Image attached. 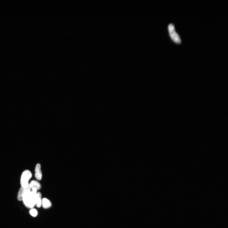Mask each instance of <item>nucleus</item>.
<instances>
[{
	"label": "nucleus",
	"instance_id": "f257e3e1",
	"mask_svg": "<svg viewBox=\"0 0 228 228\" xmlns=\"http://www.w3.org/2000/svg\"><path fill=\"white\" fill-rule=\"evenodd\" d=\"M37 192L31 191L23 198L22 201L25 206L29 208H32L35 205L36 196Z\"/></svg>",
	"mask_w": 228,
	"mask_h": 228
},
{
	"label": "nucleus",
	"instance_id": "f03ea898",
	"mask_svg": "<svg viewBox=\"0 0 228 228\" xmlns=\"http://www.w3.org/2000/svg\"><path fill=\"white\" fill-rule=\"evenodd\" d=\"M168 30L170 36L174 42L177 44L181 43V39L178 34L176 31L175 27L173 23H170L168 26Z\"/></svg>",
	"mask_w": 228,
	"mask_h": 228
},
{
	"label": "nucleus",
	"instance_id": "7ed1b4c3",
	"mask_svg": "<svg viewBox=\"0 0 228 228\" xmlns=\"http://www.w3.org/2000/svg\"><path fill=\"white\" fill-rule=\"evenodd\" d=\"M32 176L31 172L28 170H26L23 172L21 179V187H26L29 186L28 182Z\"/></svg>",
	"mask_w": 228,
	"mask_h": 228
},
{
	"label": "nucleus",
	"instance_id": "20e7f679",
	"mask_svg": "<svg viewBox=\"0 0 228 228\" xmlns=\"http://www.w3.org/2000/svg\"><path fill=\"white\" fill-rule=\"evenodd\" d=\"M31 190L29 186L26 187H21L19 189L17 198L19 201H22L24 197L30 192Z\"/></svg>",
	"mask_w": 228,
	"mask_h": 228
},
{
	"label": "nucleus",
	"instance_id": "39448f33",
	"mask_svg": "<svg viewBox=\"0 0 228 228\" xmlns=\"http://www.w3.org/2000/svg\"><path fill=\"white\" fill-rule=\"evenodd\" d=\"M35 177L38 180H40L42 178V174L41 170V166L39 163L36 165L35 169Z\"/></svg>",
	"mask_w": 228,
	"mask_h": 228
},
{
	"label": "nucleus",
	"instance_id": "423d86ee",
	"mask_svg": "<svg viewBox=\"0 0 228 228\" xmlns=\"http://www.w3.org/2000/svg\"><path fill=\"white\" fill-rule=\"evenodd\" d=\"M41 194L38 192L36 196L35 205L39 208L42 205V199Z\"/></svg>",
	"mask_w": 228,
	"mask_h": 228
},
{
	"label": "nucleus",
	"instance_id": "0eeeda50",
	"mask_svg": "<svg viewBox=\"0 0 228 228\" xmlns=\"http://www.w3.org/2000/svg\"><path fill=\"white\" fill-rule=\"evenodd\" d=\"M29 186L31 190L32 189L35 188L38 190L41 188L40 184L36 180L31 181L29 184Z\"/></svg>",
	"mask_w": 228,
	"mask_h": 228
},
{
	"label": "nucleus",
	"instance_id": "6e6552de",
	"mask_svg": "<svg viewBox=\"0 0 228 228\" xmlns=\"http://www.w3.org/2000/svg\"><path fill=\"white\" fill-rule=\"evenodd\" d=\"M42 205L44 208L49 209L52 206L51 202L49 199L46 198H44L42 199Z\"/></svg>",
	"mask_w": 228,
	"mask_h": 228
},
{
	"label": "nucleus",
	"instance_id": "1a4fd4ad",
	"mask_svg": "<svg viewBox=\"0 0 228 228\" xmlns=\"http://www.w3.org/2000/svg\"><path fill=\"white\" fill-rule=\"evenodd\" d=\"M30 213L32 216L34 217H36L38 214V212L37 210L34 209L31 210Z\"/></svg>",
	"mask_w": 228,
	"mask_h": 228
}]
</instances>
